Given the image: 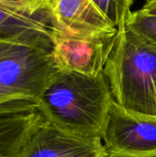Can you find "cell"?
Returning a JSON list of instances; mask_svg holds the SVG:
<instances>
[{
	"mask_svg": "<svg viewBox=\"0 0 156 157\" xmlns=\"http://www.w3.org/2000/svg\"><path fill=\"white\" fill-rule=\"evenodd\" d=\"M117 33L80 36L52 28L51 55L58 70L89 76L103 74Z\"/></svg>",
	"mask_w": 156,
	"mask_h": 157,
	"instance_id": "5b68a950",
	"label": "cell"
},
{
	"mask_svg": "<svg viewBox=\"0 0 156 157\" xmlns=\"http://www.w3.org/2000/svg\"><path fill=\"white\" fill-rule=\"evenodd\" d=\"M102 139L107 157H156V117L129 110L114 100Z\"/></svg>",
	"mask_w": 156,
	"mask_h": 157,
	"instance_id": "277c9868",
	"label": "cell"
},
{
	"mask_svg": "<svg viewBox=\"0 0 156 157\" xmlns=\"http://www.w3.org/2000/svg\"><path fill=\"white\" fill-rule=\"evenodd\" d=\"M43 115L37 103L14 101L0 105V157H13Z\"/></svg>",
	"mask_w": 156,
	"mask_h": 157,
	"instance_id": "9c48e42d",
	"label": "cell"
},
{
	"mask_svg": "<svg viewBox=\"0 0 156 157\" xmlns=\"http://www.w3.org/2000/svg\"><path fill=\"white\" fill-rule=\"evenodd\" d=\"M52 48L3 40L0 43V105L38 103L56 73Z\"/></svg>",
	"mask_w": 156,
	"mask_h": 157,
	"instance_id": "3957f363",
	"label": "cell"
},
{
	"mask_svg": "<svg viewBox=\"0 0 156 157\" xmlns=\"http://www.w3.org/2000/svg\"><path fill=\"white\" fill-rule=\"evenodd\" d=\"M1 1H10L17 3H32V4H47L46 0H1Z\"/></svg>",
	"mask_w": 156,
	"mask_h": 157,
	"instance_id": "4fadbf2b",
	"label": "cell"
},
{
	"mask_svg": "<svg viewBox=\"0 0 156 157\" xmlns=\"http://www.w3.org/2000/svg\"><path fill=\"white\" fill-rule=\"evenodd\" d=\"M101 140L72 135L43 116L13 157H107Z\"/></svg>",
	"mask_w": 156,
	"mask_h": 157,
	"instance_id": "8992f818",
	"label": "cell"
},
{
	"mask_svg": "<svg viewBox=\"0 0 156 157\" xmlns=\"http://www.w3.org/2000/svg\"><path fill=\"white\" fill-rule=\"evenodd\" d=\"M53 28L80 36L107 35L118 29L92 0H46Z\"/></svg>",
	"mask_w": 156,
	"mask_h": 157,
	"instance_id": "ba28073f",
	"label": "cell"
},
{
	"mask_svg": "<svg viewBox=\"0 0 156 157\" xmlns=\"http://www.w3.org/2000/svg\"><path fill=\"white\" fill-rule=\"evenodd\" d=\"M126 26L156 50V16L137 10L131 13Z\"/></svg>",
	"mask_w": 156,
	"mask_h": 157,
	"instance_id": "8fae6325",
	"label": "cell"
},
{
	"mask_svg": "<svg viewBox=\"0 0 156 157\" xmlns=\"http://www.w3.org/2000/svg\"><path fill=\"white\" fill-rule=\"evenodd\" d=\"M100 12L119 29L126 26L131 15L132 0H92Z\"/></svg>",
	"mask_w": 156,
	"mask_h": 157,
	"instance_id": "30bf717a",
	"label": "cell"
},
{
	"mask_svg": "<svg viewBox=\"0 0 156 157\" xmlns=\"http://www.w3.org/2000/svg\"><path fill=\"white\" fill-rule=\"evenodd\" d=\"M114 98L103 74L58 71L38 106L44 118L72 135L102 139Z\"/></svg>",
	"mask_w": 156,
	"mask_h": 157,
	"instance_id": "6da1fadb",
	"label": "cell"
},
{
	"mask_svg": "<svg viewBox=\"0 0 156 157\" xmlns=\"http://www.w3.org/2000/svg\"><path fill=\"white\" fill-rule=\"evenodd\" d=\"M2 41H3V40H0V43H1V42H2Z\"/></svg>",
	"mask_w": 156,
	"mask_h": 157,
	"instance_id": "5bb4252c",
	"label": "cell"
},
{
	"mask_svg": "<svg viewBox=\"0 0 156 157\" xmlns=\"http://www.w3.org/2000/svg\"><path fill=\"white\" fill-rule=\"evenodd\" d=\"M103 73L119 105L156 117V50L127 26L118 29Z\"/></svg>",
	"mask_w": 156,
	"mask_h": 157,
	"instance_id": "7a4b0ae2",
	"label": "cell"
},
{
	"mask_svg": "<svg viewBox=\"0 0 156 157\" xmlns=\"http://www.w3.org/2000/svg\"><path fill=\"white\" fill-rule=\"evenodd\" d=\"M52 28L47 4L0 0V40L52 48Z\"/></svg>",
	"mask_w": 156,
	"mask_h": 157,
	"instance_id": "52a82bcc",
	"label": "cell"
},
{
	"mask_svg": "<svg viewBox=\"0 0 156 157\" xmlns=\"http://www.w3.org/2000/svg\"><path fill=\"white\" fill-rule=\"evenodd\" d=\"M140 10L143 13L156 16V0H148L143 6V7Z\"/></svg>",
	"mask_w": 156,
	"mask_h": 157,
	"instance_id": "7c38bea8",
	"label": "cell"
}]
</instances>
